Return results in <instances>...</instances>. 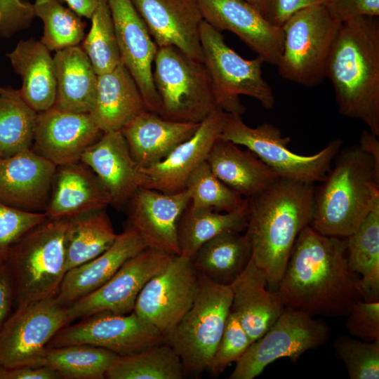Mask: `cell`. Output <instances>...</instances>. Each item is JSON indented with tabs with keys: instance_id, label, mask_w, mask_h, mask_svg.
Masks as SVG:
<instances>
[{
	"instance_id": "1",
	"label": "cell",
	"mask_w": 379,
	"mask_h": 379,
	"mask_svg": "<svg viewBox=\"0 0 379 379\" xmlns=\"http://www.w3.org/2000/svg\"><path fill=\"white\" fill-rule=\"evenodd\" d=\"M347 259V238L310 225L298 234L276 292L285 306L310 316L347 315L362 300Z\"/></svg>"
},
{
	"instance_id": "2",
	"label": "cell",
	"mask_w": 379,
	"mask_h": 379,
	"mask_svg": "<svg viewBox=\"0 0 379 379\" xmlns=\"http://www.w3.org/2000/svg\"><path fill=\"white\" fill-rule=\"evenodd\" d=\"M314 186L277 178L247 199L246 215L252 258L276 291L300 232L312 219Z\"/></svg>"
},
{
	"instance_id": "3",
	"label": "cell",
	"mask_w": 379,
	"mask_h": 379,
	"mask_svg": "<svg viewBox=\"0 0 379 379\" xmlns=\"http://www.w3.org/2000/svg\"><path fill=\"white\" fill-rule=\"evenodd\" d=\"M326 77L340 113L359 119L379 136V22L359 16L341 23L329 54Z\"/></svg>"
},
{
	"instance_id": "4",
	"label": "cell",
	"mask_w": 379,
	"mask_h": 379,
	"mask_svg": "<svg viewBox=\"0 0 379 379\" xmlns=\"http://www.w3.org/2000/svg\"><path fill=\"white\" fill-rule=\"evenodd\" d=\"M333 161L314 188L310 225L325 235L347 237L379 204V168L359 145L340 149Z\"/></svg>"
},
{
	"instance_id": "5",
	"label": "cell",
	"mask_w": 379,
	"mask_h": 379,
	"mask_svg": "<svg viewBox=\"0 0 379 379\" xmlns=\"http://www.w3.org/2000/svg\"><path fill=\"white\" fill-rule=\"evenodd\" d=\"M68 218H48L26 232L4 262L16 307L56 296L67 271L65 234Z\"/></svg>"
},
{
	"instance_id": "6",
	"label": "cell",
	"mask_w": 379,
	"mask_h": 379,
	"mask_svg": "<svg viewBox=\"0 0 379 379\" xmlns=\"http://www.w3.org/2000/svg\"><path fill=\"white\" fill-rule=\"evenodd\" d=\"M153 70L163 118L200 124L220 109L210 74L204 62L174 46L158 48Z\"/></svg>"
},
{
	"instance_id": "7",
	"label": "cell",
	"mask_w": 379,
	"mask_h": 379,
	"mask_svg": "<svg viewBox=\"0 0 379 379\" xmlns=\"http://www.w3.org/2000/svg\"><path fill=\"white\" fill-rule=\"evenodd\" d=\"M232 300L230 285L216 283L199 272V286L191 307L164 336V343L180 357L185 375L208 371Z\"/></svg>"
},
{
	"instance_id": "8",
	"label": "cell",
	"mask_w": 379,
	"mask_h": 379,
	"mask_svg": "<svg viewBox=\"0 0 379 379\" xmlns=\"http://www.w3.org/2000/svg\"><path fill=\"white\" fill-rule=\"evenodd\" d=\"M340 25L326 4L293 15L281 26L284 40L277 66L280 76L307 87L319 84L326 78L328 58Z\"/></svg>"
},
{
	"instance_id": "9",
	"label": "cell",
	"mask_w": 379,
	"mask_h": 379,
	"mask_svg": "<svg viewBox=\"0 0 379 379\" xmlns=\"http://www.w3.org/2000/svg\"><path fill=\"white\" fill-rule=\"evenodd\" d=\"M220 138L242 145L266 164L279 178L314 185L322 182L340 151L343 141L335 139L312 155H300L288 149L290 137L270 123L251 127L241 115L225 112Z\"/></svg>"
},
{
	"instance_id": "10",
	"label": "cell",
	"mask_w": 379,
	"mask_h": 379,
	"mask_svg": "<svg viewBox=\"0 0 379 379\" xmlns=\"http://www.w3.org/2000/svg\"><path fill=\"white\" fill-rule=\"evenodd\" d=\"M200 39L203 62L213 81L220 108L228 113L242 115L245 107L239 95L258 100L271 109L274 95L270 86L262 75L263 60L258 56L246 60L230 48L221 32L206 22L201 23Z\"/></svg>"
},
{
	"instance_id": "11",
	"label": "cell",
	"mask_w": 379,
	"mask_h": 379,
	"mask_svg": "<svg viewBox=\"0 0 379 379\" xmlns=\"http://www.w3.org/2000/svg\"><path fill=\"white\" fill-rule=\"evenodd\" d=\"M328 337L325 322L285 307L273 325L236 361L229 378L253 379L273 361L284 357L296 361L307 350L324 345Z\"/></svg>"
},
{
	"instance_id": "12",
	"label": "cell",
	"mask_w": 379,
	"mask_h": 379,
	"mask_svg": "<svg viewBox=\"0 0 379 379\" xmlns=\"http://www.w3.org/2000/svg\"><path fill=\"white\" fill-rule=\"evenodd\" d=\"M70 322L56 296L17 307L0 330V368L43 366L48 343Z\"/></svg>"
},
{
	"instance_id": "13",
	"label": "cell",
	"mask_w": 379,
	"mask_h": 379,
	"mask_svg": "<svg viewBox=\"0 0 379 379\" xmlns=\"http://www.w3.org/2000/svg\"><path fill=\"white\" fill-rule=\"evenodd\" d=\"M199 286V272L192 260L174 255L139 293L133 312L164 337L191 307Z\"/></svg>"
},
{
	"instance_id": "14",
	"label": "cell",
	"mask_w": 379,
	"mask_h": 379,
	"mask_svg": "<svg viewBox=\"0 0 379 379\" xmlns=\"http://www.w3.org/2000/svg\"><path fill=\"white\" fill-rule=\"evenodd\" d=\"M163 343L164 335L133 311L126 314L105 311L63 327L46 347L85 344L108 350L119 356H127Z\"/></svg>"
},
{
	"instance_id": "15",
	"label": "cell",
	"mask_w": 379,
	"mask_h": 379,
	"mask_svg": "<svg viewBox=\"0 0 379 379\" xmlns=\"http://www.w3.org/2000/svg\"><path fill=\"white\" fill-rule=\"evenodd\" d=\"M173 255L147 247L131 257L103 285L66 306L71 322L105 311L131 313L142 288Z\"/></svg>"
},
{
	"instance_id": "16",
	"label": "cell",
	"mask_w": 379,
	"mask_h": 379,
	"mask_svg": "<svg viewBox=\"0 0 379 379\" xmlns=\"http://www.w3.org/2000/svg\"><path fill=\"white\" fill-rule=\"evenodd\" d=\"M106 1L112 18L121 62L135 81L147 110L160 115V102L152 74L158 47L132 0Z\"/></svg>"
},
{
	"instance_id": "17",
	"label": "cell",
	"mask_w": 379,
	"mask_h": 379,
	"mask_svg": "<svg viewBox=\"0 0 379 379\" xmlns=\"http://www.w3.org/2000/svg\"><path fill=\"white\" fill-rule=\"evenodd\" d=\"M102 134L89 113L53 106L37 113L31 149L56 166L77 163Z\"/></svg>"
},
{
	"instance_id": "18",
	"label": "cell",
	"mask_w": 379,
	"mask_h": 379,
	"mask_svg": "<svg viewBox=\"0 0 379 379\" xmlns=\"http://www.w3.org/2000/svg\"><path fill=\"white\" fill-rule=\"evenodd\" d=\"M197 1L206 22L220 32H232L264 62L277 66L284 40L281 27L269 23L246 0Z\"/></svg>"
},
{
	"instance_id": "19",
	"label": "cell",
	"mask_w": 379,
	"mask_h": 379,
	"mask_svg": "<svg viewBox=\"0 0 379 379\" xmlns=\"http://www.w3.org/2000/svg\"><path fill=\"white\" fill-rule=\"evenodd\" d=\"M190 201L186 189L169 194L141 187L128 201V225L147 247L180 255L178 225Z\"/></svg>"
},
{
	"instance_id": "20",
	"label": "cell",
	"mask_w": 379,
	"mask_h": 379,
	"mask_svg": "<svg viewBox=\"0 0 379 379\" xmlns=\"http://www.w3.org/2000/svg\"><path fill=\"white\" fill-rule=\"evenodd\" d=\"M158 48L174 46L203 62L197 0H132Z\"/></svg>"
},
{
	"instance_id": "21",
	"label": "cell",
	"mask_w": 379,
	"mask_h": 379,
	"mask_svg": "<svg viewBox=\"0 0 379 379\" xmlns=\"http://www.w3.org/2000/svg\"><path fill=\"white\" fill-rule=\"evenodd\" d=\"M225 114L220 109L213 111L199 124L190 138L164 159L141 167L147 178L145 187L169 194L183 190L190 174L206 161L214 143L220 138Z\"/></svg>"
},
{
	"instance_id": "22",
	"label": "cell",
	"mask_w": 379,
	"mask_h": 379,
	"mask_svg": "<svg viewBox=\"0 0 379 379\" xmlns=\"http://www.w3.org/2000/svg\"><path fill=\"white\" fill-rule=\"evenodd\" d=\"M80 161L98 176L110 195L112 203H128L135 192L145 187L147 178L133 159L121 131L103 133L81 155Z\"/></svg>"
},
{
	"instance_id": "23",
	"label": "cell",
	"mask_w": 379,
	"mask_h": 379,
	"mask_svg": "<svg viewBox=\"0 0 379 379\" xmlns=\"http://www.w3.org/2000/svg\"><path fill=\"white\" fill-rule=\"evenodd\" d=\"M55 169L31 149L0 159V201L26 211L45 210Z\"/></svg>"
},
{
	"instance_id": "24",
	"label": "cell",
	"mask_w": 379,
	"mask_h": 379,
	"mask_svg": "<svg viewBox=\"0 0 379 379\" xmlns=\"http://www.w3.org/2000/svg\"><path fill=\"white\" fill-rule=\"evenodd\" d=\"M111 203L98 176L79 161L56 166L44 213L48 218H69L104 209Z\"/></svg>"
},
{
	"instance_id": "25",
	"label": "cell",
	"mask_w": 379,
	"mask_h": 379,
	"mask_svg": "<svg viewBox=\"0 0 379 379\" xmlns=\"http://www.w3.org/2000/svg\"><path fill=\"white\" fill-rule=\"evenodd\" d=\"M147 246L131 225L117 234L114 243L103 253L79 266L69 270L60 284L56 299L67 306L96 290L107 281L129 258Z\"/></svg>"
},
{
	"instance_id": "26",
	"label": "cell",
	"mask_w": 379,
	"mask_h": 379,
	"mask_svg": "<svg viewBox=\"0 0 379 379\" xmlns=\"http://www.w3.org/2000/svg\"><path fill=\"white\" fill-rule=\"evenodd\" d=\"M230 286L232 293L230 310L253 342L273 325L285 306L277 292L267 288L265 274L252 257Z\"/></svg>"
},
{
	"instance_id": "27",
	"label": "cell",
	"mask_w": 379,
	"mask_h": 379,
	"mask_svg": "<svg viewBox=\"0 0 379 379\" xmlns=\"http://www.w3.org/2000/svg\"><path fill=\"white\" fill-rule=\"evenodd\" d=\"M199 126L168 120L145 110L133 117L121 131L133 159L144 168L164 159L190 138Z\"/></svg>"
},
{
	"instance_id": "28",
	"label": "cell",
	"mask_w": 379,
	"mask_h": 379,
	"mask_svg": "<svg viewBox=\"0 0 379 379\" xmlns=\"http://www.w3.org/2000/svg\"><path fill=\"white\" fill-rule=\"evenodd\" d=\"M145 110L141 92L122 62L98 76L95 102L89 114L103 133L121 131Z\"/></svg>"
},
{
	"instance_id": "29",
	"label": "cell",
	"mask_w": 379,
	"mask_h": 379,
	"mask_svg": "<svg viewBox=\"0 0 379 379\" xmlns=\"http://www.w3.org/2000/svg\"><path fill=\"white\" fill-rule=\"evenodd\" d=\"M6 57L21 77L18 90L23 100L37 113L54 106L57 88L51 51L40 41L29 38L20 40Z\"/></svg>"
},
{
	"instance_id": "30",
	"label": "cell",
	"mask_w": 379,
	"mask_h": 379,
	"mask_svg": "<svg viewBox=\"0 0 379 379\" xmlns=\"http://www.w3.org/2000/svg\"><path fill=\"white\" fill-rule=\"evenodd\" d=\"M206 162L222 182L246 199L260 193L279 178L251 151L220 138L212 147Z\"/></svg>"
},
{
	"instance_id": "31",
	"label": "cell",
	"mask_w": 379,
	"mask_h": 379,
	"mask_svg": "<svg viewBox=\"0 0 379 379\" xmlns=\"http://www.w3.org/2000/svg\"><path fill=\"white\" fill-rule=\"evenodd\" d=\"M56 78L54 106L62 109L89 113L93 106L98 74L80 46L56 51L53 55Z\"/></svg>"
},
{
	"instance_id": "32",
	"label": "cell",
	"mask_w": 379,
	"mask_h": 379,
	"mask_svg": "<svg viewBox=\"0 0 379 379\" xmlns=\"http://www.w3.org/2000/svg\"><path fill=\"white\" fill-rule=\"evenodd\" d=\"M251 256L246 233L228 230L203 244L192 260L199 272L216 283L230 285L243 271Z\"/></svg>"
},
{
	"instance_id": "33",
	"label": "cell",
	"mask_w": 379,
	"mask_h": 379,
	"mask_svg": "<svg viewBox=\"0 0 379 379\" xmlns=\"http://www.w3.org/2000/svg\"><path fill=\"white\" fill-rule=\"evenodd\" d=\"M347 238L350 270L361 274L357 287L366 302L379 301V204Z\"/></svg>"
},
{
	"instance_id": "34",
	"label": "cell",
	"mask_w": 379,
	"mask_h": 379,
	"mask_svg": "<svg viewBox=\"0 0 379 379\" xmlns=\"http://www.w3.org/2000/svg\"><path fill=\"white\" fill-rule=\"evenodd\" d=\"M117 236L105 208L68 218L67 271L100 255L114 243Z\"/></svg>"
},
{
	"instance_id": "35",
	"label": "cell",
	"mask_w": 379,
	"mask_h": 379,
	"mask_svg": "<svg viewBox=\"0 0 379 379\" xmlns=\"http://www.w3.org/2000/svg\"><path fill=\"white\" fill-rule=\"evenodd\" d=\"M246 211L222 213L195 208L189 203L178 225L180 255L192 258L203 244L225 231L245 232Z\"/></svg>"
},
{
	"instance_id": "36",
	"label": "cell",
	"mask_w": 379,
	"mask_h": 379,
	"mask_svg": "<svg viewBox=\"0 0 379 379\" xmlns=\"http://www.w3.org/2000/svg\"><path fill=\"white\" fill-rule=\"evenodd\" d=\"M36 117L18 89L0 86V159L32 148Z\"/></svg>"
},
{
	"instance_id": "37",
	"label": "cell",
	"mask_w": 379,
	"mask_h": 379,
	"mask_svg": "<svg viewBox=\"0 0 379 379\" xmlns=\"http://www.w3.org/2000/svg\"><path fill=\"white\" fill-rule=\"evenodd\" d=\"M185 373L175 350L163 343L134 354L118 356L108 369L109 379H181Z\"/></svg>"
},
{
	"instance_id": "38",
	"label": "cell",
	"mask_w": 379,
	"mask_h": 379,
	"mask_svg": "<svg viewBox=\"0 0 379 379\" xmlns=\"http://www.w3.org/2000/svg\"><path fill=\"white\" fill-rule=\"evenodd\" d=\"M118 356L85 344L47 347L42 365L54 369L61 378L102 379Z\"/></svg>"
},
{
	"instance_id": "39",
	"label": "cell",
	"mask_w": 379,
	"mask_h": 379,
	"mask_svg": "<svg viewBox=\"0 0 379 379\" xmlns=\"http://www.w3.org/2000/svg\"><path fill=\"white\" fill-rule=\"evenodd\" d=\"M35 17L44 24L40 41L49 51L80 46L85 36L86 22L60 0H34Z\"/></svg>"
},
{
	"instance_id": "40",
	"label": "cell",
	"mask_w": 379,
	"mask_h": 379,
	"mask_svg": "<svg viewBox=\"0 0 379 379\" xmlns=\"http://www.w3.org/2000/svg\"><path fill=\"white\" fill-rule=\"evenodd\" d=\"M185 189L189 192L190 204L193 208L222 213L246 210L247 199L222 182L212 172L206 161L190 174Z\"/></svg>"
},
{
	"instance_id": "41",
	"label": "cell",
	"mask_w": 379,
	"mask_h": 379,
	"mask_svg": "<svg viewBox=\"0 0 379 379\" xmlns=\"http://www.w3.org/2000/svg\"><path fill=\"white\" fill-rule=\"evenodd\" d=\"M90 20L91 28L80 46L98 76L116 68L121 63V58L106 0H100Z\"/></svg>"
},
{
	"instance_id": "42",
	"label": "cell",
	"mask_w": 379,
	"mask_h": 379,
	"mask_svg": "<svg viewBox=\"0 0 379 379\" xmlns=\"http://www.w3.org/2000/svg\"><path fill=\"white\" fill-rule=\"evenodd\" d=\"M334 349L351 379L379 378V342L341 336L335 341Z\"/></svg>"
},
{
	"instance_id": "43",
	"label": "cell",
	"mask_w": 379,
	"mask_h": 379,
	"mask_svg": "<svg viewBox=\"0 0 379 379\" xmlns=\"http://www.w3.org/2000/svg\"><path fill=\"white\" fill-rule=\"evenodd\" d=\"M251 343L237 316L230 310L208 371L213 375L220 373L228 365L236 362Z\"/></svg>"
},
{
	"instance_id": "44",
	"label": "cell",
	"mask_w": 379,
	"mask_h": 379,
	"mask_svg": "<svg viewBox=\"0 0 379 379\" xmlns=\"http://www.w3.org/2000/svg\"><path fill=\"white\" fill-rule=\"evenodd\" d=\"M46 218L45 213L15 208L0 201V265L4 263L11 246Z\"/></svg>"
},
{
	"instance_id": "45",
	"label": "cell",
	"mask_w": 379,
	"mask_h": 379,
	"mask_svg": "<svg viewBox=\"0 0 379 379\" xmlns=\"http://www.w3.org/2000/svg\"><path fill=\"white\" fill-rule=\"evenodd\" d=\"M345 327L353 336L368 342H379V301L359 300L347 314Z\"/></svg>"
},
{
	"instance_id": "46",
	"label": "cell",
	"mask_w": 379,
	"mask_h": 379,
	"mask_svg": "<svg viewBox=\"0 0 379 379\" xmlns=\"http://www.w3.org/2000/svg\"><path fill=\"white\" fill-rule=\"evenodd\" d=\"M34 18L27 0H0V37L11 38L29 27Z\"/></svg>"
},
{
	"instance_id": "47",
	"label": "cell",
	"mask_w": 379,
	"mask_h": 379,
	"mask_svg": "<svg viewBox=\"0 0 379 379\" xmlns=\"http://www.w3.org/2000/svg\"><path fill=\"white\" fill-rule=\"evenodd\" d=\"M328 0H259L258 11L271 25L281 26L298 11Z\"/></svg>"
},
{
	"instance_id": "48",
	"label": "cell",
	"mask_w": 379,
	"mask_h": 379,
	"mask_svg": "<svg viewBox=\"0 0 379 379\" xmlns=\"http://www.w3.org/2000/svg\"><path fill=\"white\" fill-rule=\"evenodd\" d=\"M326 5L332 16L341 23L356 17L379 15V0H328Z\"/></svg>"
},
{
	"instance_id": "49",
	"label": "cell",
	"mask_w": 379,
	"mask_h": 379,
	"mask_svg": "<svg viewBox=\"0 0 379 379\" xmlns=\"http://www.w3.org/2000/svg\"><path fill=\"white\" fill-rule=\"evenodd\" d=\"M60 375L46 366H23L0 368V379H58Z\"/></svg>"
},
{
	"instance_id": "50",
	"label": "cell",
	"mask_w": 379,
	"mask_h": 379,
	"mask_svg": "<svg viewBox=\"0 0 379 379\" xmlns=\"http://www.w3.org/2000/svg\"><path fill=\"white\" fill-rule=\"evenodd\" d=\"M15 300L13 286L9 274L4 265H0V330L11 314Z\"/></svg>"
},
{
	"instance_id": "51",
	"label": "cell",
	"mask_w": 379,
	"mask_h": 379,
	"mask_svg": "<svg viewBox=\"0 0 379 379\" xmlns=\"http://www.w3.org/2000/svg\"><path fill=\"white\" fill-rule=\"evenodd\" d=\"M378 137L369 131H364L359 138L360 148L371 154L379 168V140Z\"/></svg>"
},
{
	"instance_id": "52",
	"label": "cell",
	"mask_w": 379,
	"mask_h": 379,
	"mask_svg": "<svg viewBox=\"0 0 379 379\" xmlns=\"http://www.w3.org/2000/svg\"><path fill=\"white\" fill-rule=\"evenodd\" d=\"M81 17L91 19L100 0H60Z\"/></svg>"
},
{
	"instance_id": "53",
	"label": "cell",
	"mask_w": 379,
	"mask_h": 379,
	"mask_svg": "<svg viewBox=\"0 0 379 379\" xmlns=\"http://www.w3.org/2000/svg\"><path fill=\"white\" fill-rule=\"evenodd\" d=\"M250 4H251L253 6H254L258 10L259 6V0H246Z\"/></svg>"
}]
</instances>
